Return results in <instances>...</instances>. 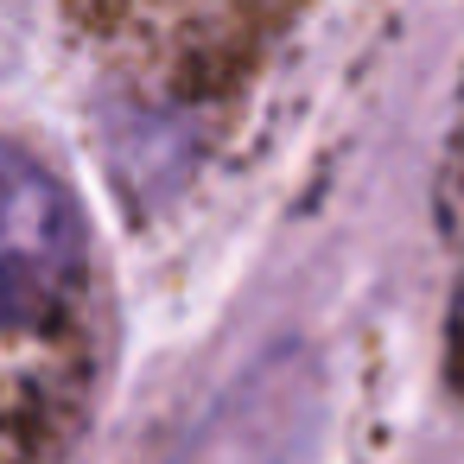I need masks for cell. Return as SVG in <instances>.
Instances as JSON below:
<instances>
[{
    "instance_id": "7a4b0ae2",
    "label": "cell",
    "mask_w": 464,
    "mask_h": 464,
    "mask_svg": "<svg viewBox=\"0 0 464 464\" xmlns=\"http://www.w3.org/2000/svg\"><path fill=\"white\" fill-rule=\"evenodd\" d=\"M318 413L324 394L312 356L280 350L198 420V432L172 451V464H305Z\"/></svg>"
},
{
    "instance_id": "6da1fadb",
    "label": "cell",
    "mask_w": 464,
    "mask_h": 464,
    "mask_svg": "<svg viewBox=\"0 0 464 464\" xmlns=\"http://www.w3.org/2000/svg\"><path fill=\"white\" fill-rule=\"evenodd\" d=\"M83 267L77 198L20 147H0V331L45 318Z\"/></svg>"
},
{
    "instance_id": "3957f363",
    "label": "cell",
    "mask_w": 464,
    "mask_h": 464,
    "mask_svg": "<svg viewBox=\"0 0 464 464\" xmlns=\"http://www.w3.org/2000/svg\"><path fill=\"white\" fill-rule=\"evenodd\" d=\"M451 350H458V369H464V286H458V305H451Z\"/></svg>"
}]
</instances>
